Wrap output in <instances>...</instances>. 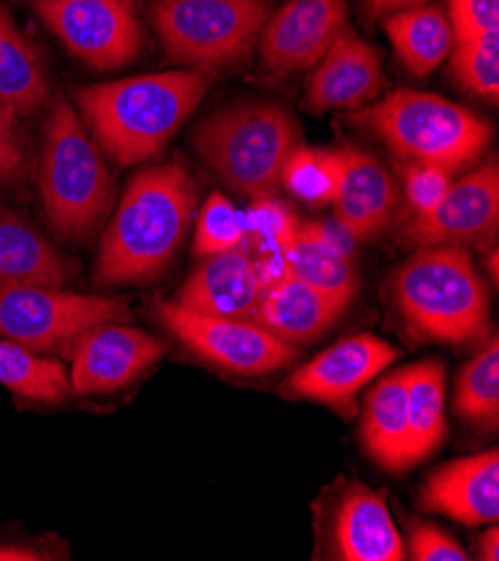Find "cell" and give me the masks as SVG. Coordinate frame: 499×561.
Here are the masks:
<instances>
[{
  "mask_svg": "<svg viewBox=\"0 0 499 561\" xmlns=\"http://www.w3.org/2000/svg\"><path fill=\"white\" fill-rule=\"evenodd\" d=\"M363 443L383 470L406 472L412 466L404 369L383 376L370 389L363 408Z\"/></svg>",
  "mask_w": 499,
  "mask_h": 561,
  "instance_id": "cell-21",
  "label": "cell"
},
{
  "mask_svg": "<svg viewBox=\"0 0 499 561\" xmlns=\"http://www.w3.org/2000/svg\"><path fill=\"white\" fill-rule=\"evenodd\" d=\"M0 385L38 403H64L72 394L64 363L43 358L10 339H0Z\"/></svg>",
  "mask_w": 499,
  "mask_h": 561,
  "instance_id": "cell-28",
  "label": "cell"
},
{
  "mask_svg": "<svg viewBox=\"0 0 499 561\" xmlns=\"http://www.w3.org/2000/svg\"><path fill=\"white\" fill-rule=\"evenodd\" d=\"M421 506L466 526H492L499 519V453L441 466L423 485Z\"/></svg>",
  "mask_w": 499,
  "mask_h": 561,
  "instance_id": "cell-17",
  "label": "cell"
},
{
  "mask_svg": "<svg viewBox=\"0 0 499 561\" xmlns=\"http://www.w3.org/2000/svg\"><path fill=\"white\" fill-rule=\"evenodd\" d=\"M479 557L486 561H497L499 559V530L492 524L490 530H486L479 537Z\"/></svg>",
  "mask_w": 499,
  "mask_h": 561,
  "instance_id": "cell-38",
  "label": "cell"
},
{
  "mask_svg": "<svg viewBox=\"0 0 499 561\" xmlns=\"http://www.w3.org/2000/svg\"><path fill=\"white\" fill-rule=\"evenodd\" d=\"M455 79L484 101L499 99V32L455 41L451 51Z\"/></svg>",
  "mask_w": 499,
  "mask_h": 561,
  "instance_id": "cell-31",
  "label": "cell"
},
{
  "mask_svg": "<svg viewBox=\"0 0 499 561\" xmlns=\"http://www.w3.org/2000/svg\"><path fill=\"white\" fill-rule=\"evenodd\" d=\"M262 294L264 285L256 262L240 247L204 257L173 302L195 313L249 320Z\"/></svg>",
  "mask_w": 499,
  "mask_h": 561,
  "instance_id": "cell-18",
  "label": "cell"
},
{
  "mask_svg": "<svg viewBox=\"0 0 499 561\" xmlns=\"http://www.w3.org/2000/svg\"><path fill=\"white\" fill-rule=\"evenodd\" d=\"M399 313L421 339L466 345L488 327L490 298L466 247H421L393 277Z\"/></svg>",
  "mask_w": 499,
  "mask_h": 561,
  "instance_id": "cell-3",
  "label": "cell"
},
{
  "mask_svg": "<svg viewBox=\"0 0 499 561\" xmlns=\"http://www.w3.org/2000/svg\"><path fill=\"white\" fill-rule=\"evenodd\" d=\"M345 27V0H287L260 30V61L273 75L314 68Z\"/></svg>",
  "mask_w": 499,
  "mask_h": 561,
  "instance_id": "cell-14",
  "label": "cell"
},
{
  "mask_svg": "<svg viewBox=\"0 0 499 561\" xmlns=\"http://www.w3.org/2000/svg\"><path fill=\"white\" fill-rule=\"evenodd\" d=\"M423 5H432V0H363V10L370 19H385L397 12L406 10H417Z\"/></svg>",
  "mask_w": 499,
  "mask_h": 561,
  "instance_id": "cell-37",
  "label": "cell"
},
{
  "mask_svg": "<svg viewBox=\"0 0 499 561\" xmlns=\"http://www.w3.org/2000/svg\"><path fill=\"white\" fill-rule=\"evenodd\" d=\"M455 41L499 32V0H449Z\"/></svg>",
  "mask_w": 499,
  "mask_h": 561,
  "instance_id": "cell-35",
  "label": "cell"
},
{
  "mask_svg": "<svg viewBox=\"0 0 499 561\" xmlns=\"http://www.w3.org/2000/svg\"><path fill=\"white\" fill-rule=\"evenodd\" d=\"M488 257H490V264H488V271H490V275H492V279L497 283V251L490 247L488 249Z\"/></svg>",
  "mask_w": 499,
  "mask_h": 561,
  "instance_id": "cell-40",
  "label": "cell"
},
{
  "mask_svg": "<svg viewBox=\"0 0 499 561\" xmlns=\"http://www.w3.org/2000/svg\"><path fill=\"white\" fill-rule=\"evenodd\" d=\"M339 180V150H325V148H307L298 146L285 168L281 178V188L294 195L309 206L329 204L334 197Z\"/></svg>",
  "mask_w": 499,
  "mask_h": 561,
  "instance_id": "cell-30",
  "label": "cell"
},
{
  "mask_svg": "<svg viewBox=\"0 0 499 561\" xmlns=\"http://www.w3.org/2000/svg\"><path fill=\"white\" fill-rule=\"evenodd\" d=\"M404 188L410 217L430 213L455 182V173L449 168L432 163H408L401 168Z\"/></svg>",
  "mask_w": 499,
  "mask_h": 561,
  "instance_id": "cell-33",
  "label": "cell"
},
{
  "mask_svg": "<svg viewBox=\"0 0 499 561\" xmlns=\"http://www.w3.org/2000/svg\"><path fill=\"white\" fill-rule=\"evenodd\" d=\"M343 311V305L287 273L279 283L264 289L251 320L273 333L275 339L296 347L316 341Z\"/></svg>",
  "mask_w": 499,
  "mask_h": 561,
  "instance_id": "cell-20",
  "label": "cell"
},
{
  "mask_svg": "<svg viewBox=\"0 0 499 561\" xmlns=\"http://www.w3.org/2000/svg\"><path fill=\"white\" fill-rule=\"evenodd\" d=\"M298 227V217L275 197H258L245 213L242 249L256 262L264 289L290 273L287 257Z\"/></svg>",
  "mask_w": 499,
  "mask_h": 561,
  "instance_id": "cell-26",
  "label": "cell"
},
{
  "mask_svg": "<svg viewBox=\"0 0 499 561\" xmlns=\"http://www.w3.org/2000/svg\"><path fill=\"white\" fill-rule=\"evenodd\" d=\"M195 208L197 186L186 168L180 163L144 168L107 224L94 283L107 287L157 277L178 255Z\"/></svg>",
  "mask_w": 499,
  "mask_h": 561,
  "instance_id": "cell-1",
  "label": "cell"
},
{
  "mask_svg": "<svg viewBox=\"0 0 499 561\" xmlns=\"http://www.w3.org/2000/svg\"><path fill=\"white\" fill-rule=\"evenodd\" d=\"M383 88L381 51L345 27L329 45L305 90V107L314 115L327 110H361Z\"/></svg>",
  "mask_w": 499,
  "mask_h": 561,
  "instance_id": "cell-15",
  "label": "cell"
},
{
  "mask_svg": "<svg viewBox=\"0 0 499 561\" xmlns=\"http://www.w3.org/2000/svg\"><path fill=\"white\" fill-rule=\"evenodd\" d=\"M381 21L401 64L417 77L432 75L455 47L451 19L436 5L397 12Z\"/></svg>",
  "mask_w": 499,
  "mask_h": 561,
  "instance_id": "cell-24",
  "label": "cell"
},
{
  "mask_svg": "<svg viewBox=\"0 0 499 561\" xmlns=\"http://www.w3.org/2000/svg\"><path fill=\"white\" fill-rule=\"evenodd\" d=\"M287 271L345 309L359 289V275L350 253L322 224L300 221L287 257Z\"/></svg>",
  "mask_w": 499,
  "mask_h": 561,
  "instance_id": "cell-22",
  "label": "cell"
},
{
  "mask_svg": "<svg viewBox=\"0 0 499 561\" xmlns=\"http://www.w3.org/2000/svg\"><path fill=\"white\" fill-rule=\"evenodd\" d=\"M157 316L200 358L236 374L253 376L287 367L296 347L275 339L258 322L195 313L178 302H157Z\"/></svg>",
  "mask_w": 499,
  "mask_h": 561,
  "instance_id": "cell-10",
  "label": "cell"
},
{
  "mask_svg": "<svg viewBox=\"0 0 499 561\" xmlns=\"http://www.w3.org/2000/svg\"><path fill=\"white\" fill-rule=\"evenodd\" d=\"M193 146L219 182L258 199L281 191L283 168L300 146V130L279 103L238 101L208 115L195 130Z\"/></svg>",
  "mask_w": 499,
  "mask_h": 561,
  "instance_id": "cell-4",
  "label": "cell"
},
{
  "mask_svg": "<svg viewBox=\"0 0 499 561\" xmlns=\"http://www.w3.org/2000/svg\"><path fill=\"white\" fill-rule=\"evenodd\" d=\"M455 408L468 423L497 430L499 423V343L490 339L486 347L462 369L457 380Z\"/></svg>",
  "mask_w": 499,
  "mask_h": 561,
  "instance_id": "cell-29",
  "label": "cell"
},
{
  "mask_svg": "<svg viewBox=\"0 0 499 561\" xmlns=\"http://www.w3.org/2000/svg\"><path fill=\"white\" fill-rule=\"evenodd\" d=\"M70 385L79 397L117 391L159 363L166 345L155 335L122 322L88 329L70 350Z\"/></svg>",
  "mask_w": 499,
  "mask_h": 561,
  "instance_id": "cell-13",
  "label": "cell"
},
{
  "mask_svg": "<svg viewBox=\"0 0 499 561\" xmlns=\"http://www.w3.org/2000/svg\"><path fill=\"white\" fill-rule=\"evenodd\" d=\"M128 318L131 309L124 298L81 296L49 287L0 289V339L32 352L72 347L88 329Z\"/></svg>",
  "mask_w": 499,
  "mask_h": 561,
  "instance_id": "cell-8",
  "label": "cell"
},
{
  "mask_svg": "<svg viewBox=\"0 0 499 561\" xmlns=\"http://www.w3.org/2000/svg\"><path fill=\"white\" fill-rule=\"evenodd\" d=\"M211 70L182 68L77 90V105L99 146L120 165L152 159L193 115Z\"/></svg>",
  "mask_w": 499,
  "mask_h": 561,
  "instance_id": "cell-2",
  "label": "cell"
},
{
  "mask_svg": "<svg viewBox=\"0 0 499 561\" xmlns=\"http://www.w3.org/2000/svg\"><path fill=\"white\" fill-rule=\"evenodd\" d=\"M410 423V461L426 459L446 436V371L439 360L404 369Z\"/></svg>",
  "mask_w": 499,
  "mask_h": 561,
  "instance_id": "cell-27",
  "label": "cell"
},
{
  "mask_svg": "<svg viewBox=\"0 0 499 561\" xmlns=\"http://www.w3.org/2000/svg\"><path fill=\"white\" fill-rule=\"evenodd\" d=\"M66 283L68 266L54 247L21 217L0 213V289H64Z\"/></svg>",
  "mask_w": 499,
  "mask_h": 561,
  "instance_id": "cell-23",
  "label": "cell"
},
{
  "mask_svg": "<svg viewBox=\"0 0 499 561\" xmlns=\"http://www.w3.org/2000/svg\"><path fill=\"white\" fill-rule=\"evenodd\" d=\"M38 191L49 227L68 242L97 236L115 202V182L101 150L66 101H59L45 122Z\"/></svg>",
  "mask_w": 499,
  "mask_h": 561,
  "instance_id": "cell-5",
  "label": "cell"
},
{
  "mask_svg": "<svg viewBox=\"0 0 499 561\" xmlns=\"http://www.w3.org/2000/svg\"><path fill=\"white\" fill-rule=\"evenodd\" d=\"M0 96L14 107L19 117L34 115L49 96L43 56L16 27L5 8H0Z\"/></svg>",
  "mask_w": 499,
  "mask_h": 561,
  "instance_id": "cell-25",
  "label": "cell"
},
{
  "mask_svg": "<svg viewBox=\"0 0 499 561\" xmlns=\"http://www.w3.org/2000/svg\"><path fill=\"white\" fill-rule=\"evenodd\" d=\"M334 543L348 561H401L406 541L397 530L385 492L352 485L334 515Z\"/></svg>",
  "mask_w": 499,
  "mask_h": 561,
  "instance_id": "cell-19",
  "label": "cell"
},
{
  "mask_svg": "<svg viewBox=\"0 0 499 561\" xmlns=\"http://www.w3.org/2000/svg\"><path fill=\"white\" fill-rule=\"evenodd\" d=\"M410 554L415 561H468V552L443 530L415 524L410 530Z\"/></svg>",
  "mask_w": 499,
  "mask_h": 561,
  "instance_id": "cell-36",
  "label": "cell"
},
{
  "mask_svg": "<svg viewBox=\"0 0 499 561\" xmlns=\"http://www.w3.org/2000/svg\"><path fill=\"white\" fill-rule=\"evenodd\" d=\"M397 358L399 352L378 335L356 333L296 369L283 391L294 399L334 408L350 419L359 410V391Z\"/></svg>",
  "mask_w": 499,
  "mask_h": 561,
  "instance_id": "cell-11",
  "label": "cell"
},
{
  "mask_svg": "<svg viewBox=\"0 0 499 561\" xmlns=\"http://www.w3.org/2000/svg\"><path fill=\"white\" fill-rule=\"evenodd\" d=\"M329 204L334 206L343 233L363 242L390 227L399 206V188L376 157L341 148L339 180Z\"/></svg>",
  "mask_w": 499,
  "mask_h": 561,
  "instance_id": "cell-16",
  "label": "cell"
},
{
  "mask_svg": "<svg viewBox=\"0 0 499 561\" xmlns=\"http://www.w3.org/2000/svg\"><path fill=\"white\" fill-rule=\"evenodd\" d=\"M352 122L408 163H432L457 173L490 141V126L473 110L430 92L395 90L352 110Z\"/></svg>",
  "mask_w": 499,
  "mask_h": 561,
  "instance_id": "cell-6",
  "label": "cell"
},
{
  "mask_svg": "<svg viewBox=\"0 0 499 561\" xmlns=\"http://www.w3.org/2000/svg\"><path fill=\"white\" fill-rule=\"evenodd\" d=\"M38 19L94 70H120L141 49V25L131 0H30Z\"/></svg>",
  "mask_w": 499,
  "mask_h": 561,
  "instance_id": "cell-9",
  "label": "cell"
},
{
  "mask_svg": "<svg viewBox=\"0 0 499 561\" xmlns=\"http://www.w3.org/2000/svg\"><path fill=\"white\" fill-rule=\"evenodd\" d=\"M245 244V213L222 193H211L200 208L193 251L200 257L240 249Z\"/></svg>",
  "mask_w": 499,
  "mask_h": 561,
  "instance_id": "cell-32",
  "label": "cell"
},
{
  "mask_svg": "<svg viewBox=\"0 0 499 561\" xmlns=\"http://www.w3.org/2000/svg\"><path fill=\"white\" fill-rule=\"evenodd\" d=\"M499 224V168L479 171L453 182L443 199L426 215L410 217L404 238L412 247L457 244L488 251Z\"/></svg>",
  "mask_w": 499,
  "mask_h": 561,
  "instance_id": "cell-12",
  "label": "cell"
},
{
  "mask_svg": "<svg viewBox=\"0 0 499 561\" xmlns=\"http://www.w3.org/2000/svg\"><path fill=\"white\" fill-rule=\"evenodd\" d=\"M25 139L14 107L0 96V188L14 186L25 178Z\"/></svg>",
  "mask_w": 499,
  "mask_h": 561,
  "instance_id": "cell-34",
  "label": "cell"
},
{
  "mask_svg": "<svg viewBox=\"0 0 499 561\" xmlns=\"http://www.w3.org/2000/svg\"><path fill=\"white\" fill-rule=\"evenodd\" d=\"M0 559H41L27 550H0Z\"/></svg>",
  "mask_w": 499,
  "mask_h": 561,
  "instance_id": "cell-39",
  "label": "cell"
},
{
  "mask_svg": "<svg viewBox=\"0 0 499 561\" xmlns=\"http://www.w3.org/2000/svg\"><path fill=\"white\" fill-rule=\"evenodd\" d=\"M266 0H155L152 27L184 68H229L247 59L269 16Z\"/></svg>",
  "mask_w": 499,
  "mask_h": 561,
  "instance_id": "cell-7",
  "label": "cell"
}]
</instances>
